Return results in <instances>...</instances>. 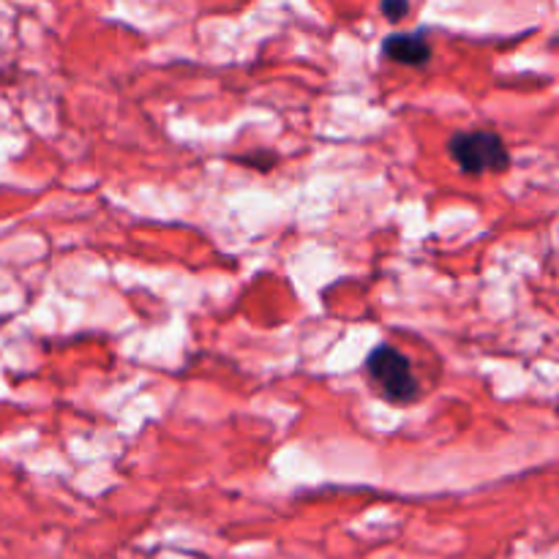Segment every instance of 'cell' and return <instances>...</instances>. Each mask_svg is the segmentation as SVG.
Returning a JSON list of instances; mask_svg holds the SVG:
<instances>
[{
  "mask_svg": "<svg viewBox=\"0 0 559 559\" xmlns=\"http://www.w3.org/2000/svg\"><path fill=\"white\" fill-rule=\"evenodd\" d=\"M448 153L467 175L502 173L511 164L506 140L497 131H456L448 140Z\"/></svg>",
  "mask_w": 559,
  "mask_h": 559,
  "instance_id": "1",
  "label": "cell"
},
{
  "mask_svg": "<svg viewBox=\"0 0 559 559\" xmlns=\"http://www.w3.org/2000/svg\"><path fill=\"white\" fill-rule=\"evenodd\" d=\"M366 371H369V377L377 382V388H380L388 402L407 404L418 396L420 385L413 364H409L407 355L399 353L391 344H380V347L371 349L369 360H366Z\"/></svg>",
  "mask_w": 559,
  "mask_h": 559,
  "instance_id": "2",
  "label": "cell"
},
{
  "mask_svg": "<svg viewBox=\"0 0 559 559\" xmlns=\"http://www.w3.org/2000/svg\"><path fill=\"white\" fill-rule=\"evenodd\" d=\"M382 55L393 63L402 66H426L431 60V44L426 31L415 33H393L382 41Z\"/></svg>",
  "mask_w": 559,
  "mask_h": 559,
  "instance_id": "3",
  "label": "cell"
},
{
  "mask_svg": "<svg viewBox=\"0 0 559 559\" xmlns=\"http://www.w3.org/2000/svg\"><path fill=\"white\" fill-rule=\"evenodd\" d=\"M382 14H385L391 22H399V20H402V16L409 14V5L407 3H393V0H385V3H382Z\"/></svg>",
  "mask_w": 559,
  "mask_h": 559,
  "instance_id": "4",
  "label": "cell"
}]
</instances>
